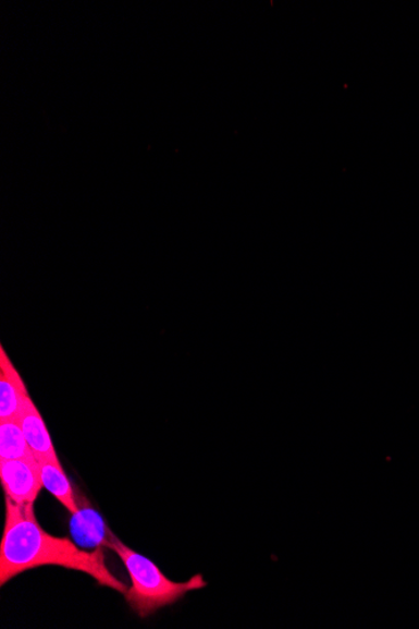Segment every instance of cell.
Wrapping results in <instances>:
<instances>
[{
    "instance_id": "cell-4",
    "label": "cell",
    "mask_w": 419,
    "mask_h": 629,
    "mask_svg": "<svg viewBox=\"0 0 419 629\" xmlns=\"http://www.w3.org/2000/svg\"><path fill=\"white\" fill-rule=\"evenodd\" d=\"M75 495L78 510L72 515L70 523L72 541L81 549L88 552L107 548L112 535L111 529L107 527L102 516L94 509L85 494L76 489Z\"/></svg>"
},
{
    "instance_id": "cell-5",
    "label": "cell",
    "mask_w": 419,
    "mask_h": 629,
    "mask_svg": "<svg viewBox=\"0 0 419 629\" xmlns=\"http://www.w3.org/2000/svg\"><path fill=\"white\" fill-rule=\"evenodd\" d=\"M16 420H19L23 434L26 436L29 448L37 460H60L57 457L54 445L44 418L40 415L35 402L32 401L30 396L24 400Z\"/></svg>"
},
{
    "instance_id": "cell-7",
    "label": "cell",
    "mask_w": 419,
    "mask_h": 629,
    "mask_svg": "<svg viewBox=\"0 0 419 629\" xmlns=\"http://www.w3.org/2000/svg\"><path fill=\"white\" fill-rule=\"evenodd\" d=\"M45 489L51 493L71 515L78 510L75 489L59 461L38 460Z\"/></svg>"
},
{
    "instance_id": "cell-3",
    "label": "cell",
    "mask_w": 419,
    "mask_h": 629,
    "mask_svg": "<svg viewBox=\"0 0 419 629\" xmlns=\"http://www.w3.org/2000/svg\"><path fill=\"white\" fill-rule=\"evenodd\" d=\"M0 482L8 498L16 504H35L44 489L39 462L36 458L0 460Z\"/></svg>"
},
{
    "instance_id": "cell-6",
    "label": "cell",
    "mask_w": 419,
    "mask_h": 629,
    "mask_svg": "<svg viewBox=\"0 0 419 629\" xmlns=\"http://www.w3.org/2000/svg\"><path fill=\"white\" fill-rule=\"evenodd\" d=\"M28 396L20 372L16 371L2 347L0 350V421L16 419Z\"/></svg>"
},
{
    "instance_id": "cell-1",
    "label": "cell",
    "mask_w": 419,
    "mask_h": 629,
    "mask_svg": "<svg viewBox=\"0 0 419 629\" xmlns=\"http://www.w3.org/2000/svg\"><path fill=\"white\" fill-rule=\"evenodd\" d=\"M56 566L94 578L110 590L125 594L127 585L106 566L103 548L88 552L69 540L48 534L39 525L33 504H16L5 496V523L0 543V585L27 570Z\"/></svg>"
},
{
    "instance_id": "cell-8",
    "label": "cell",
    "mask_w": 419,
    "mask_h": 629,
    "mask_svg": "<svg viewBox=\"0 0 419 629\" xmlns=\"http://www.w3.org/2000/svg\"><path fill=\"white\" fill-rule=\"evenodd\" d=\"M36 458L29 448L19 420L0 421V460Z\"/></svg>"
},
{
    "instance_id": "cell-2",
    "label": "cell",
    "mask_w": 419,
    "mask_h": 629,
    "mask_svg": "<svg viewBox=\"0 0 419 629\" xmlns=\"http://www.w3.org/2000/svg\"><path fill=\"white\" fill-rule=\"evenodd\" d=\"M107 548L116 553L127 569L131 586L125 593V600L131 609L141 618L183 600L188 592L204 590L208 585L201 574H196L184 583L170 581L152 560L128 548L113 533Z\"/></svg>"
}]
</instances>
